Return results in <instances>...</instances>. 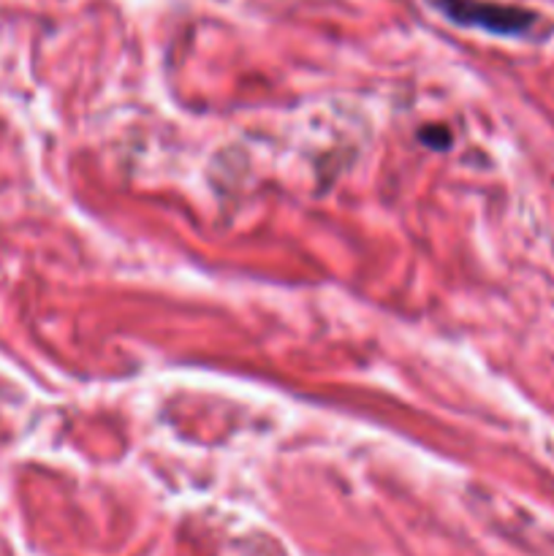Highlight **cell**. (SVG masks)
<instances>
[{
  "label": "cell",
  "mask_w": 554,
  "mask_h": 556,
  "mask_svg": "<svg viewBox=\"0 0 554 556\" xmlns=\"http://www.w3.org/2000/svg\"><path fill=\"white\" fill-rule=\"evenodd\" d=\"M429 3L456 25L481 27L498 36H525L538 22V16L521 5L492 3V0H429Z\"/></svg>",
  "instance_id": "1"
},
{
  "label": "cell",
  "mask_w": 554,
  "mask_h": 556,
  "mask_svg": "<svg viewBox=\"0 0 554 556\" xmlns=\"http://www.w3.org/2000/svg\"><path fill=\"white\" fill-rule=\"evenodd\" d=\"M421 141H427V144H432L435 150H443V147L451 144V134L449 130H421Z\"/></svg>",
  "instance_id": "2"
}]
</instances>
